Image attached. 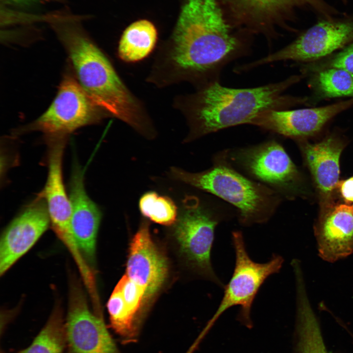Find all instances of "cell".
Segmentation results:
<instances>
[{
  "instance_id": "obj_13",
  "label": "cell",
  "mask_w": 353,
  "mask_h": 353,
  "mask_svg": "<svg viewBox=\"0 0 353 353\" xmlns=\"http://www.w3.org/2000/svg\"><path fill=\"white\" fill-rule=\"evenodd\" d=\"M168 273L167 259L153 242L148 225L144 223L130 242L126 275L145 289L147 300L159 290Z\"/></svg>"
},
{
  "instance_id": "obj_19",
  "label": "cell",
  "mask_w": 353,
  "mask_h": 353,
  "mask_svg": "<svg viewBox=\"0 0 353 353\" xmlns=\"http://www.w3.org/2000/svg\"><path fill=\"white\" fill-rule=\"evenodd\" d=\"M157 32L149 21L141 20L130 25L125 30L120 41V57L127 62L139 61L152 51L156 44Z\"/></svg>"
},
{
  "instance_id": "obj_3",
  "label": "cell",
  "mask_w": 353,
  "mask_h": 353,
  "mask_svg": "<svg viewBox=\"0 0 353 353\" xmlns=\"http://www.w3.org/2000/svg\"><path fill=\"white\" fill-rule=\"evenodd\" d=\"M303 75H293L279 82L248 88L207 83L196 101V134L202 136L229 127L249 124L259 113L268 110L288 109L308 102L307 97L284 94Z\"/></svg>"
},
{
  "instance_id": "obj_26",
  "label": "cell",
  "mask_w": 353,
  "mask_h": 353,
  "mask_svg": "<svg viewBox=\"0 0 353 353\" xmlns=\"http://www.w3.org/2000/svg\"><path fill=\"white\" fill-rule=\"evenodd\" d=\"M308 5L319 12L327 14L328 8L322 0H267L265 14L286 9L295 5Z\"/></svg>"
},
{
  "instance_id": "obj_7",
  "label": "cell",
  "mask_w": 353,
  "mask_h": 353,
  "mask_svg": "<svg viewBox=\"0 0 353 353\" xmlns=\"http://www.w3.org/2000/svg\"><path fill=\"white\" fill-rule=\"evenodd\" d=\"M226 151L229 160L238 170L281 196L299 189V172L277 141Z\"/></svg>"
},
{
  "instance_id": "obj_18",
  "label": "cell",
  "mask_w": 353,
  "mask_h": 353,
  "mask_svg": "<svg viewBox=\"0 0 353 353\" xmlns=\"http://www.w3.org/2000/svg\"><path fill=\"white\" fill-rule=\"evenodd\" d=\"M296 289L297 306L291 353H329L319 319L308 301L304 284H298Z\"/></svg>"
},
{
  "instance_id": "obj_11",
  "label": "cell",
  "mask_w": 353,
  "mask_h": 353,
  "mask_svg": "<svg viewBox=\"0 0 353 353\" xmlns=\"http://www.w3.org/2000/svg\"><path fill=\"white\" fill-rule=\"evenodd\" d=\"M353 106V98L331 104L297 109L268 110L250 125L283 136L301 138L313 135L338 114Z\"/></svg>"
},
{
  "instance_id": "obj_20",
  "label": "cell",
  "mask_w": 353,
  "mask_h": 353,
  "mask_svg": "<svg viewBox=\"0 0 353 353\" xmlns=\"http://www.w3.org/2000/svg\"><path fill=\"white\" fill-rule=\"evenodd\" d=\"M65 319L59 303L32 343L18 353H70L66 337Z\"/></svg>"
},
{
  "instance_id": "obj_10",
  "label": "cell",
  "mask_w": 353,
  "mask_h": 353,
  "mask_svg": "<svg viewBox=\"0 0 353 353\" xmlns=\"http://www.w3.org/2000/svg\"><path fill=\"white\" fill-rule=\"evenodd\" d=\"M65 330L70 353H121L102 316L90 310L82 287L76 278L70 282Z\"/></svg>"
},
{
  "instance_id": "obj_25",
  "label": "cell",
  "mask_w": 353,
  "mask_h": 353,
  "mask_svg": "<svg viewBox=\"0 0 353 353\" xmlns=\"http://www.w3.org/2000/svg\"><path fill=\"white\" fill-rule=\"evenodd\" d=\"M116 286L120 289L129 310L140 324V312L146 299L145 289L126 275L121 278Z\"/></svg>"
},
{
  "instance_id": "obj_17",
  "label": "cell",
  "mask_w": 353,
  "mask_h": 353,
  "mask_svg": "<svg viewBox=\"0 0 353 353\" xmlns=\"http://www.w3.org/2000/svg\"><path fill=\"white\" fill-rule=\"evenodd\" d=\"M344 145L338 138L329 136L320 142L302 146L317 187L325 197L328 198L338 185L339 159Z\"/></svg>"
},
{
  "instance_id": "obj_9",
  "label": "cell",
  "mask_w": 353,
  "mask_h": 353,
  "mask_svg": "<svg viewBox=\"0 0 353 353\" xmlns=\"http://www.w3.org/2000/svg\"><path fill=\"white\" fill-rule=\"evenodd\" d=\"M353 42V20H322L277 51L241 65L242 72L281 61L308 63L324 59Z\"/></svg>"
},
{
  "instance_id": "obj_30",
  "label": "cell",
  "mask_w": 353,
  "mask_h": 353,
  "mask_svg": "<svg viewBox=\"0 0 353 353\" xmlns=\"http://www.w3.org/2000/svg\"><path fill=\"white\" fill-rule=\"evenodd\" d=\"M345 331L350 336V338L352 339V341L353 343V331L349 328V327L346 328H345Z\"/></svg>"
},
{
  "instance_id": "obj_4",
  "label": "cell",
  "mask_w": 353,
  "mask_h": 353,
  "mask_svg": "<svg viewBox=\"0 0 353 353\" xmlns=\"http://www.w3.org/2000/svg\"><path fill=\"white\" fill-rule=\"evenodd\" d=\"M171 176L197 189L215 195L236 210L243 226L266 223L274 214L281 198L268 187L250 178L229 160L227 151L217 154L213 165L200 173L173 168Z\"/></svg>"
},
{
  "instance_id": "obj_14",
  "label": "cell",
  "mask_w": 353,
  "mask_h": 353,
  "mask_svg": "<svg viewBox=\"0 0 353 353\" xmlns=\"http://www.w3.org/2000/svg\"><path fill=\"white\" fill-rule=\"evenodd\" d=\"M83 170L75 162L69 184L72 206L71 226L79 249L92 268L96 240L101 214L98 205L88 196L84 185ZM93 269V268H92Z\"/></svg>"
},
{
  "instance_id": "obj_1",
  "label": "cell",
  "mask_w": 353,
  "mask_h": 353,
  "mask_svg": "<svg viewBox=\"0 0 353 353\" xmlns=\"http://www.w3.org/2000/svg\"><path fill=\"white\" fill-rule=\"evenodd\" d=\"M66 49L77 81L100 109L138 127L136 105L107 58L91 40L81 16L67 9L42 16Z\"/></svg>"
},
{
  "instance_id": "obj_27",
  "label": "cell",
  "mask_w": 353,
  "mask_h": 353,
  "mask_svg": "<svg viewBox=\"0 0 353 353\" xmlns=\"http://www.w3.org/2000/svg\"><path fill=\"white\" fill-rule=\"evenodd\" d=\"M241 10L247 11L252 15L263 14L267 0H234Z\"/></svg>"
},
{
  "instance_id": "obj_15",
  "label": "cell",
  "mask_w": 353,
  "mask_h": 353,
  "mask_svg": "<svg viewBox=\"0 0 353 353\" xmlns=\"http://www.w3.org/2000/svg\"><path fill=\"white\" fill-rule=\"evenodd\" d=\"M319 255L334 262L353 253V204L325 209L314 227Z\"/></svg>"
},
{
  "instance_id": "obj_22",
  "label": "cell",
  "mask_w": 353,
  "mask_h": 353,
  "mask_svg": "<svg viewBox=\"0 0 353 353\" xmlns=\"http://www.w3.org/2000/svg\"><path fill=\"white\" fill-rule=\"evenodd\" d=\"M110 326L125 342L136 340L140 325L126 304L116 286L107 303Z\"/></svg>"
},
{
  "instance_id": "obj_12",
  "label": "cell",
  "mask_w": 353,
  "mask_h": 353,
  "mask_svg": "<svg viewBox=\"0 0 353 353\" xmlns=\"http://www.w3.org/2000/svg\"><path fill=\"white\" fill-rule=\"evenodd\" d=\"M50 223L45 200L39 194L8 225L0 241V275H4L25 254Z\"/></svg>"
},
{
  "instance_id": "obj_2",
  "label": "cell",
  "mask_w": 353,
  "mask_h": 353,
  "mask_svg": "<svg viewBox=\"0 0 353 353\" xmlns=\"http://www.w3.org/2000/svg\"><path fill=\"white\" fill-rule=\"evenodd\" d=\"M173 58L181 67L220 81L228 64L248 55L249 47L231 32L217 0H186L174 34Z\"/></svg>"
},
{
  "instance_id": "obj_21",
  "label": "cell",
  "mask_w": 353,
  "mask_h": 353,
  "mask_svg": "<svg viewBox=\"0 0 353 353\" xmlns=\"http://www.w3.org/2000/svg\"><path fill=\"white\" fill-rule=\"evenodd\" d=\"M309 84L316 100L353 98V74L328 68L312 73Z\"/></svg>"
},
{
  "instance_id": "obj_5",
  "label": "cell",
  "mask_w": 353,
  "mask_h": 353,
  "mask_svg": "<svg viewBox=\"0 0 353 353\" xmlns=\"http://www.w3.org/2000/svg\"><path fill=\"white\" fill-rule=\"evenodd\" d=\"M231 239L235 256L233 272L228 282L225 285L223 296L216 312L197 340L199 342L219 317L234 306H240L237 320L247 328H252L251 310L256 295L265 280L279 272L284 262L281 255L275 254L266 262H256L248 253L242 232L233 231Z\"/></svg>"
},
{
  "instance_id": "obj_16",
  "label": "cell",
  "mask_w": 353,
  "mask_h": 353,
  "mask_svg": "<svg viewBox=\"0 0 353 353\" xmlns=\"http://www.w3.org/2000/svg\"><path fill=\"white\" fill-rule=\"evenodd\" d=\"M48 145V173L45 186L39 194L47 203L50 224L56 235L72 230V206L62 176V159L67 138H45Z\"/></svg>"
},
{
  "instance_id": "obj_28",
  "label": "cell",
  "mask_w": 353,
  "mask_h": 353,
  "mask_svg": "<svg viewBox=\"0 0 353 353\" xmlns=\"http://www.w3.org/2000/svg\"><path fill=\"white\" fill-rule=\"evenodd\" d=\"M338 185L344 200L353 203V176L338 182Z\"/></svg>"
},
{
  "instance_id": "obj_23",
  "label": "cell",
  "mask_w": 353,
  "mask_h": 353,
  "mask_svg": "<svg viewBox=\"0 0 353 353\" xmlns=\"http://www.w3.org/2000/svg\"><path fill=\"white\" fill-rule=\"evenodd\" d=\"M139 207L143 215L160 225L169 226L177 220V207L173 201L154 192L143 195L139 202Z\"/></svg>"
},
{
  "instance_id": "obj_6",
  "label": "cell",
  "mask_w": 353,
  "mask_h": 353,
  "mask_svg": "<svg viewBox=\"0 0 353 353\" xmlns=\"http://www.w3.org/2000/svg\"><path fill=\"white\" fill-rule=\"evenodd\" d=\"M225 219L217 208H209L196 197L185 202L176 220L175 235L180 248L192 266L202 276L221 288L225 285L215 273L211 260L215 230Z\"/></svg>"
},
{
  "instance_id": "obj_24",
  "label": "cell",
  "mask_w": 353,
  "mask_h": 353,
  "mask_svg": "<svg viewBox=\"0 0 353 353\" xmlns=\"http://www.w3.org/2000/svg\"><path fill=\"white\" fill-rule=\"evenodd\" d=\"M328 68L341 69L353 74V42L324 59L306 63L302 67V74Z\"/></svg>"
},
{
  "instance_id": "obj_8",
  "label": "cell",
  "mask_w": 353,
  "mask_h": 353,
  "mask_svg": "<svg viewBox=\"0 0 353 353\" xmlns=\"http://www.w3.org/2000/svg\"><path fill=\"white\" fill-rule=\"evenodd\" d=\"M101 110L77 80L66 74L50 105L24 130L40 131L45 138H67L77 129L99 122Z\"/></svg>"
},
{
  "instance_id": "obj_29",
  "label": "cell",
  "mask_w": 353,
  "mask_h": 353,
  "mask_svg": "<svg viewBox=\"0 0 353 353\" xmlns=\"http://www.w3.org/2000/svg\"><path fill=\"white\" fill-rule=\"evenodd\" d=\"M4 2L17 4H27L39 0H3Z\"/></svg>"
}]
</instances>
